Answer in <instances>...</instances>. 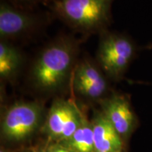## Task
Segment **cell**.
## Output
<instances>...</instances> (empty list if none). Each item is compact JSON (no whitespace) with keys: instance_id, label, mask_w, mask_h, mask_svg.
Here are the masks:
<instances>
[{"instance_id":"6da1fadb","label":"cell","mask_w":152,"mask_h":152,"mask_svg":"<svg viewBox=\"0 0 152 152\" xmlns=\"http://www.w3.org/2000/svg\"><path fill=\"white\" fill-rule=\"evenodd\" d=\"M80 42L71 35L55 38L38 52L32 63L28 80L36 91L54 94L71 83L77 64Z\"/></svg>"},{"instance_id":"7a4b0ae2","label":"cell","mask_w":152,"mask_h":152,"mask_svg":"<svg viewBox=\"0 0 152 152\" xmlns=\"http://www.w3.org/2000/svg\"><path fill=\"white\" fill-rule=\"evenodd\" d=\"M114 0H54L52 9L73 29L83 33L106 30Z\"/></svg>"},{"instance_id":"3957f363","label":"cell","mask_w":152,"mask_h":152,"mask_svg":"<svg viewBox=\"0 0 152 152\" xmlns=\"http://www.w3.org/2000/svg\"><path fill=\"white\" fill-rule=\"evenodd\" d=\"M45 107L38 102H16L4 112L1 137L10 143H21L33 137L45 121Z\"/></svg>"},{"instance_id":"277c9868","label":"cell","mask_w":152,"mask_h":152,"mask_svg":"<svg viewBox=\"0 0 152 152\" xmlns=\"http://www.w3.org/2000/svg\"><path fill=\"white\" fill-rule=\"evenodd\" d=\"M136 54L135 43L128 36L107 30L101 33L96 63L109 79L121 80Z\"/></svg>"},{"instance_id":"5b68a950","label":"cell","mask_w":152,"mask_h":152,"mask_svg":"<svg viewBox=\"0 0 152 152\" xmlns=\"http://www.w3.org/2000/svg\"><path fill=\"white\" fill-rule=\"evenodd\" d=\"M83 115L71 100L57 98L49 108L41 130L47 137L48 142L60 143L75 132Z\"/></svg>"},{"instance_id":"8992f818","label":"cell","mask_w":152,"mask_h":152,"mask_svg":"<svg viewBox=\"0 0 152 152\" xmlns=\"http://www.w3.org/2000/svg\"><path fill=\"white\" fill-rule=\"evenodd\" d=\"M108 79L97 63L84 58L76 64L71 83L77 95L99 102L107 96L109 90Z\"/></svg>"},{"instance_id":"52a82bcc","label":"cell","mask_w":152,"mask_h":152,"mask_svg":"<svg viewBox=\"0 0 152 152\" xmlns=\"http://www.w3.org/2000/svg\"><path fill=\"white\" fill-rule=\"evenodd\" d=\"M41 26V20L35 14L14 5L1 2L0 37L9 41L31 35Z\"/></svg>"},{"instance_id":"ba28073f","label":"cell","mask_w":152,"mask_h":152,"mask_svg":"<svg viewBox=\"0 0 152 152\" xmlns=\"http://www.w3.org/2000/svg\"><path fill=\"white\" fill-rule=\"evenodd\" d=\"M98 102L101 111L120 136L123 140L128 138L135 128L137 119L127 95L113 92Z\"/></svg>"},{"instance_id":"9c48e42d","label":"cell","mask_w":152,"mask_h":152,"mask_svg":"<svg viewBox=\"0 0 152 152\" xmlns=\"http://www.w3.org/2000/svg\"><path fill=\"white\" fill-rule=\"evenodd\" d=\"M91 123L96 151L117 152L123 151L124 142L101 110H95Z\"/></svg>"},{"instance_id":"30bf717a","label":"cell","mask_w":152,"mask_h":152,"mask_svg":"<svg viewBox=\"0 0 152 152\" xmlns=\"http://www.w3.org/2000/svg\"><path fill=\"white\" fill-rule=\"evenodd\" d=\"M23 54L9 41L0 42V78L1 82H14L24 65Z\"/></svg>"},{"instance_id":"8fae6325","label":"cell","mask_w":152,"mask_h":152,"mask_svg":"<svg viewBox=\"0 0 152 152\" xmlns=\"http://www.w3.org/2000/svg\"><path fill=\"white\" fill-rule=\"evenodd\" d=\"M60 144L73 152H96L91 121L84 114L78 128Z\"/></svg>"},{"instance_id":"7c38bea8","label":"cell","mask_w":152,"mask_h":152,"mask_svg":"<svg viewBox=\"0 0 152 152\" xmlns=\"http://www.w3.org/2000/svg\"><path fill=\"white\" fill-rule=\"evenodd\" d=\"M13 2V4L16 7L19 9H26L31 8L37 4L42 3L45 0H11Z\"/></svg>"},{"instance_id":"4fadbf2b","label":"cell","mask_w":152,"mask_h":152,"mask_svg":"<svg viewBox=\"0 0 152 152\" xmlns=\"http://www.w3.org/2000/svg\"><path fill=\"white\" fill-rule=\"evenodd\" d=\"M46 152H73L60 143L48 142L45 146Z\"/></svg>"},{"instance_id":"5bb4252c","label":"cell","mask_w":152,"mask_h":152,"mask_svg":"<svg viewBox=\"0 0 152 152\" xmlns=\"http://www.w3.org/2000/svg\"><path fill=\"white\" fill-rule=\"evenodd\" d=\"M31 150L33 152H46L45 147L42 148H34V149Z\"/></svg>"},{"instance_id":"9a60e30c","label":"cell","mask_w":152,"mask_h":152,"mask_svg":"<svg viewBox=\"0 0 152 152\" xmlns=\"http://www.w3.org/2000/svg\"><path fill=\"white\" fill-rule=\"evenodd\" d=\"M0 152H11V151H9L8 149H6L5 147H4L1 146V149H0Z\"/></svg>"},{"instance_id":"2e32d148","label":"cell","mask_w":152,"mask_h":152,"mask_svg":"<svg viewBox=\"0 0 152 152\" xmlns=\"http://www.w3.org/2000/svg\"><path fill=\"white\" fill-rule=\"evenodd\" d=\"M23 152H33V151H32V150H30V151H28V150H26V151H23Z\"/></svg>"},{"instance_id":"e0dca14e","label":"cell","mask_w":152,"mask_h":152,"mask_svg":"<svg viewBox=\"0 0 152 152\" xmlns=\"http://www.w3.org/2000/svg\"><path fill=\"white\" fill-rule=\"evenodd\" d=\"M96 152H109V151H96ZM117 152H123V151H117Z\"/></svg>"}]
</instances>
